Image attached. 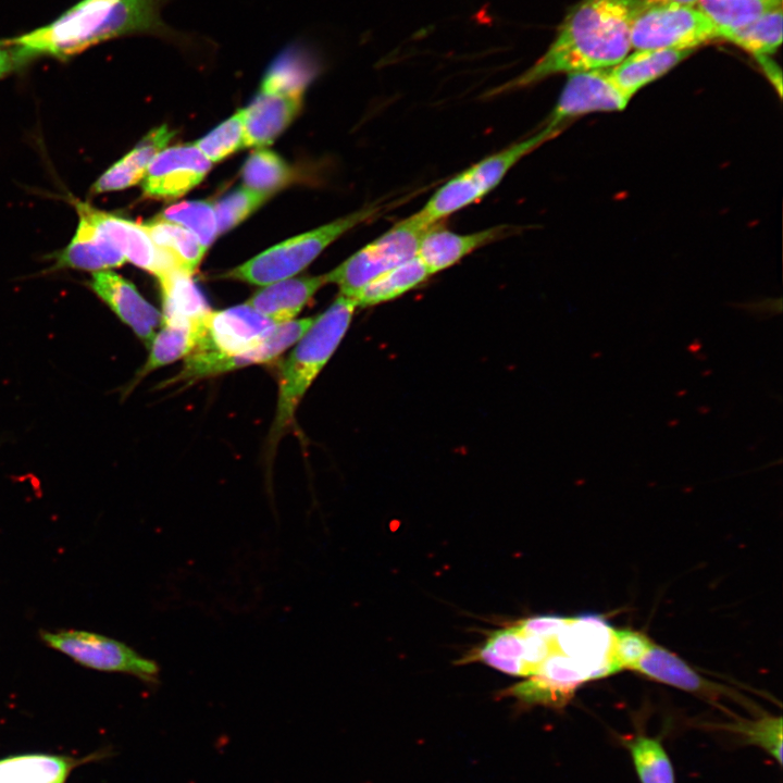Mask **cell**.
Returning <instances> with one entry per match:
<instances>
[{"label":"cell","mask_w":783,"mask_h":783,"mask_svg":"<svg viewBox=\"0 0 783 783\" xmlns=\"http://www.w3.org/2000/svg\"><path fill=\"white\" fill-rule=\"evenodd\" d=\"M642 2L582 0L568 13L547 51L490 95L524 88L555 74L614 66L632 49L631 25Z\"/></svg>","instance_id":"cell-1"},{"label":"cell","mask_w":783,"mask_h":783,"mask_svg":"<svg viewBox=\"0 0 783 783\" xmlns=\"http://www.w3.org/2000/svg\"><path fill=\"white\" fill-rule=\"evenodd\" d=\"M357 307L355 298L339 294L323 313L314 318L286 359L279 375L277 410L271 432L275 440L294 422L299 402L337 349Z\"/></svg>","instance_id":"cell-2"},{"label":"cell","mask_w":783,"mask_h":783,"mask_svg":"<svg viewBox=\"0 0 783 783\" xmlns=\"http://www.w3.org/2000/svg\"><path fill=\"white\" fill-rule=\"evenodd\" d=\"M382 210L371 204L323 226L279 243L231 270L226 276L265 286L289 278L307 268L328 245Z\"/></svg>","instance_id":"cell-3"},{"label":"cell","mask_w":783,"mask_h":783,"mask_svg":"<svg viewBox=\"0 0 783 783\" xmlns=\"http://www.w3.org/2000/svg\"><path fill=\"white\" fill-rule=\"evenodd\" d=\"M432 226L423 222L417 213L399 221L324 274L326 283L336 284L339 294L355 298L370 281L417 257L420 241Z\"/></svg>","instance_id":"cell-4"},{"label":"cell","mask_w":783,"mask_h":783,"mask_svg":"<svg viewBox=\"0 0 783 783\" xmlns=\"http://www.w3.org/2000/svg\"><path fill=\"white\" fill-rule=\"evenodd\" d=\"M717 38V27L696 5L642 2L631 25L635 50H695Z\"/></svg>","instance_id":"cell-5"},{"label":"cell","mask_w":783,"mask_h":783,"mask_svg":"<svg viewBox=\"0 0 783 783\" xmlns=\"http://www.w3.org/2000/svg\"><path fill=\"white\" fill-rule=\"evenodd\" d=\"M41 638L83 666L130 674L150 685L159 683L158 663L116 639L84 631H45Z\"/></svg>","instance_id":"cell-6"},{"label":"cell","mask_w":783,"mask_h":783,"mask_svg":"<svg viewBox=\"0 0 783 783\" xmlns=\"http://www.w3.org/2000/svg\"><path fill=\"white\" fill-rule=\"evenodd\" d=\"M276 325L247 303L210 311L201 323L199 340L191 353L204 358L233 356L260 343Z\"/></svg>","instance_id":"cell-7"},{"label":"cell","mask_w":783,"mask_h":783,"mask_svg":"<svg viewBox=\"0 0 783 783\" xmlns=\"http://www.w3.org/2000/svg\"><path fill=\"white\" fill-rule=\"evenodd\" d=\"M563 129L544 125L529 138L482 159L447 181L450 195L461 208L477 202L496 188L520 160L557 137Z\"/></svg>","instance_id":"cell-8"},{"label":"cell","mask_w":783,"mask_h":783,"mask_svg":"<svg viewBox=\"0 0 783 783\" xmlns=\"http://www.w3.org/2000/svg\"><path fill=\"white\" fill-rule=\"evenodd\" d=\"M313 320L314 318H304L281 323L260 343L233 356L204 358L190 353L186 357L183 370L167 384L194 383L244 366L271 362L296 344Z\"/></svg>","instance_id":"cell-9"},{"label":"cell","mask_w":783,"mask_h":783,"mask_svg":"<svg viewBox=\"0 0 783 783\" xmlns=\"http://www.w3.org/2000/svg\"><path fill=\"white\" fill-rule=\"evenodd\" d=\"M630 100L612 79L610 69L570 73L545 125L564 128L583 114L622 111Z\"/></svg>","instance_id":"cell-10"},{"label":"cell","mask_w":783,"mask_h":783,"mask_svg":"<svg viewBox=\"0 0 783 783\" xmlns=\"http://www.w3.org/2000/svg\"><path fill=\"white\" fill-rule=\"evenodd\" d=\"M211 166L212 163L194 144L164 148L145 173L144 194L154 199L179 198L197 186Z\"/></svg>","instance_id":"cell-11"},{"label":"cell","mask_w":783,"mask_h":783,"mask_svg":"<svg viewBox=\"0 0 783 783\" xmlns=\"http://www.w3.org/2000/svg\"><path fill=\"white\" fill-rule=\"evenodd\" d=\"M90 287L149 347L156 328L162 324V314L139 294L135 285L122 275L105 270L92 273Z\"/></svg>","instance_id":"cell-12"},{"label":"cell","mask_w":783,"mask_h":783,"mask_svg":"<svg viewBox=\"0 0 783 783\" xmlns=\"http://www.w3.org/2000/svg\"><path fill=\"white\" fill-rule=\"evenodd\" d=\"M612 627L601 618H572L557 635L562 654L575 659L591 674L592 680L616 673L610 660Z\"/></svg>","instance_id":"cell-13"},{"label":"cell","mask_w":783,"mask_h":783,"mask_svg":"<svg viewBox=\"0 0 783 783\" xmlns=\"http://www.w3.org/2000/svg\"><path fill=\"white\" fill-rule=\"evenodd\" d=\"M514 227L498 225L471 234H458L437 223L423 235L417 257L431 275L446 270L478 248L513 235Z\"/></svg>","instance_id":"cell-14"},{"label":"cell","mask_w":783,"mask_h":783,"mask_svg":"<svg viewBox=\"0 0 783 783\" xmlns=\"http://www.w3.org/2000/svg\"><path fill=\"white\" fill-rule=\"evenodd\" d=\"M94 223L121 251L125 260L158 276L174 263L160 251L144 225L79 202Z\"/></svg>","instance_id":"cell-15"},{"label":"cell","mask_w":783,"mask_h":783,"mask_svg":"<svg viewBox=\"0 0 783 783\" xmlns=\"http://www.w3.org/2000/svg\"><path fill=\"white\" fill-rule=\"evenodd\" d=\"M79 220L69 245L58 253L54 269H73L92 273L119 268L126 262L121 251L75 203Z\"/></svg>","instance_id":"cell-16"},{"label":"cell","mask_w":783,"mask_h":783,"mask_svg":"<svg viewBox=\"0 0 783 783\" xmlns=\"http://www.w3.org/2000/svg\"><path fill=\"white\" fill-rule=\"evenodd\" d=\"M302 97L259 90L244 116L245 147L265 148L291 123Z\"/></svg>","instance_id":"cell-17"},{"label":"cell","mask_w":783,"mask_h":783,"mask_svg":"<svg viewBox=\"0 0 783 783\" xmlns=\"http://www.w3.org/2000/svg\"><path fill=\"white\" fill-rule=\"evenodd\" d=\"M325 284L324 275L289 277L265 285L252 295L247 304L277 324L289 322Z\"/></svg>","instance_id":"cell-18"},{"label":"cell","mask_w":783,"mask_h":783,"mask_svg":"<svg viewBox=\"0 0 783 783\" xmlns=\"http://www.w3.org/2000/svg\"><path fill=\"white\" fill-rule=\"evenodd\" d=\"M165 0H114L96 35V45L132 35H167L161 18Z\"/></svg>","instance_id":"cell-19"},{"label":"cell","mask_w":783,"mask_h":783,"mask_svg":"<svg viewBox=\"0 0 783 783\" xmlns=\"http://www.w3.org/2000/svg\"><path fill=\"white\" fill-rule=\"evenodd\" d=\"M102 755L85 758L49 754H24L0 759V783H65L82 763Z\"/></svg>","instance_id":"cell-20"},{"label":"cell","mask_w":783,"mask_h":783,"mask_svg":"<svg viewBox=\"0 0 783 783\" xmlns=\"http://www.w3.org/2000/svg\"><path fill=\"white\" fill-rule=\"evenodd\" d=\"M632 670L655 681L711 699L725 692L724 687L704 679L676 655L656 644H652Z\"/></svg>","instance_id":"cell-21"},{"label":"cell","mask_w":783,"mask_h":783,"mask_svg":"<svg viewBox=\"0 0 783 783\" xmlns=\"http://www.w3.org/2000/svg\"><path fill=\"white\" fill-rule=\"evenodd\" d=\"M173 136L174 133L166 125L151 130L96 181L92 191L96 194L117 191L142 181L151 161L165 148Z\"/></svg>","instance_id":"cell-22"},{"label":"cell","mask_w":783,"mask_h":783,"mask_svg":"<svg viewBox=\"0 0 783 783\" xmlns=\"http://www.w3.org/2000/svg\"><path fill=\"white\" fill-rule=\"evenodd\" d=\"M694 50L655 49L635 50L610 67L617 86L630 99L643 87L661 77Z\"/></svg>","instance_id":"cell-23"},{"label":"cell","mask_w":783,"mask_h":783,"mask_svg":"<svg viewBox=\"0 0 783 783\" xmlns=\"http://www.w3.org/2000/svg\"><path fill=\"white\" fill-rule=\"evenodd\" d=\"M157 278L162 291V322L198 323L211 311L190 274L173 265Z\"/></svg>","instance_id":"cell-24"},{"label":"cell","mask_w":783,"mask_h":783,"mask_svg":"<svg viewBox=\"0 0 783 783\" xmlns=\"http://www.w3.org/2000/svg\"><path fill=\"white\" fill-rule=\"evenodd\" d=\"M144 228L156 247L165 253L176 268L194 274L207 248L191 232L160 216L144 224Z\"/></svg>","instance_id":"cell-25"},{"label":"cell","mask_w":783,"mask_h":783,"mask_svg":"<svg viewBox=\"0 0 783 783\" xmlns=\"http://www.w3.org/2000/svg\"><path fill=\"white\" fill-rule=\"evenodd\" d=\"M203 321V320H202ZM201 322L176 323L162 322L161 330L154 335L148 359L136 375V385L150 372L190 355L199 340Z\"/></svg>","instance_id":"cell-26"},{"label":"cell","mask_w":783,"mask_h":783,"mask_svg":"<svg viewBox=\"0 0 783 783\" xmlns=\"http://www.w3.org/2000/svg\"><path fill=\"white\" fill-rule=\"evenodd\" d=\"M430 276L426 266L414 257L370 281L355 300L362 308L387 302L423 284Z\"/></svg>","instance_id":"cell-27"},{"label":"cell","mask_w":783,"mask_h":783,"mask_svg":"<svg viewBox=\"0 0 783 783\" xmlns=\"http://www.w3.org/2000/svg\"><path fill=\"white\" fill-rule=\"evenodd\" d=\"M782 18L781 7L743 27L720 33L719 38L734 44L755 57L769 55L781 46Z\"/></svg>","instance_id":"cell-28"},{"label":"cell","mask_w":783,"mask_h":783,"mask_svg":"<svg viewBox=\"0 0 783 783\" xmlns=\"http://www.w3.org/2000/svg\"><path fill=\"white\" fill-rule=\"evenodd\" d=\"M697 8L722 32L743 27L782 7V0H698Z\"/></svg>","instance_id":"cell-29"},{"label":"cell","mask_w":783,"mask_h":783,"mask_svg":"<svg viewBox=\"0 0 783 783\" xmlns=\"http://www.w3.org/2000/svg\"><path fill=\"white\" fill-rule=\"evenodd\" d=\"M625 746L641 783H675L672 762L658 738L638 734Z\"/></svg>","instance_id":"cell-30"},{"label":"cell","mask_w":783,"mask_h":783,"mask_svg":"<svg viewBox=\"0 0 783 783\" xmlns=\"http://www.w3.org/2000/svg\"><path fill=\"white\" fill-rule=\"evenodd\" d=\"M313 72V67L295 52L283 53L265 73L260 90L302 97Z\"/></svg>","instance_id":"cell-31"},{"label":"cell","mask_w":783,"mask_h":783,"mask_svg":"<svg viewBox=\"0 0 783 783\" xmlns=\"http://www.w3.org/2000/svg\"><path fill=\"white\" fill-rule=\"evenodd\" d=\"M290 175L287 163L265 148L253 151L243 167L245 186L268 196L285 186Z\"/></svg>","instance_id":"cell-32"},{"label":"cell","mask_w":783,"mask_h":783,"mask_svg":"<svg viewBox=\"0 0 783 783\" xmlns=\"http://www.w3.org/2000/svg\"><path fill=\"white\" fill-rule=\"evenodd\" d=\"M177 223L191 232L204 248L217 236L213 203L209 201H185L165 209L161 216Z\"/></svg>","instance_id":"cell-33"},{"label":"cell","mask_w":783,"mask_h":783,"mask_svg":"<svg viewBox=\"0 0 783 783\" xmlns=\"http://www.w3.org/2000/svg\"><path fill=\"white\" fill-rule=\"evenodd\" d=\"M194 145L211 163L219 162L245 147L243 111H237Z\"/></svg>","instance_id":"cell-34"},{"label":"cell","mask_w":783,"mask_h":783,"mask_svg":"<svg viewBox=\"0 0 783 783\" xmlns=\"http://www.w3.org/2000/svg\"><path fill=\"white\" fill-rule=\"evenodd\" d=\"M268 198V195L252 190L246 186L239 187L225 195L213 204L217 235L238 225Z\"/></svg>","instance_id":"cell-35"},{"label":"cell","mask_w":783,"mask_h":783,"mask_svg":"<svg viewBox=\"0 0 783 783\" xmlns=\"http://www.w3.org/2000/svg\"><path fill=\"white\" fill-rule=\"evenodd\" d=\"M743 742L766 750L779 765L782 763V719L765 716L755 721H737L725 726Z\"/></svg>","instance_id":"cell-36"},{"label":"cell","mask_w":783,"mask_h":783,"mask_svg":"<svg viewBox=\"0 0 783 783\" xmlns=\"http://www.w3.org/2000/svg\"><path fill=\"white\" fill-rule=\"evenodd\" d=\"M652 644L643 633L612 629L610 660L614 670L617 672L623 669L632 670Z\"/></svg>","instance_id":"cell-37"},{"label":"cell","mask_w":783,"mask_h":783,"mask_svg":"<svg viewBox=\"0 0 783 783\" xmlns=\"http://www.w3.org/2000/svg\"><path fill=\"white\" fill-rule=\"evenodd\" d=\"M484 645L501 657L522 660L525 649L524 634L514 624L493 632Z\"/></svg>","instance_id":"cell-38"},{"label":"cell","mask_w":783,"mask_h":783,"mask_svg":"<svg viewBox=\"0 0 783 783\" xmlns=\"http://www.w3.org/2000/svg\"><path fill=\"white\" fill-rule=\"evenodd\" d=\"M483 661L486 664L511 675L529 676L527 668L522 660L501 657L483 645L477 650L470 652L463 661Z\"/></svg>","instance_id":"cell-39"},{"label":"cell","mask_w":783,"mask_h":783,"mask_svg":"<svg viewBox=\"0 0 783 783\" xmlns=\"http://www.w3.org/2000/svg\"><path fill=\"white\" fill-rule=\"evenodd\" d=\"M572 618L557 616H539L519 621L515 625L525 634L542 637L557 636Z\"/></svg>","instance_id":"cell-40"},{"label":"cell","mask_w":783,"mask_h":783,"mask_svg":"<svg viewBox=\"0 0 783 783\" xmlns=\"http://www.w3.org/2000/svg\"><path fill=\"white\" fill-rule=\"evenodd\" d=\"M28 59L11 39H0V79L23 66Z\"/></svg>","instance_id":"cell-41"},{"label":"cell","mask_w":783,"mask_h":783,"mask_svg":"<svg viewBox=\"0 0 783 783\" xmlns=\"http://www.w3.org/2000/svg\"><path fill=\"white\" fill-rule=\"evenodd\" d=\"M765 71L767 77L776 87L779 94H781V71L780 67L769 58V55H756L755 57Z\"/></svg>","instance_id":"cell-42"},{"label":"cell","mask_w":783,"mask_h":783,"mask_svg":"<svg viewBox=\"0 0 783 783\" xmlns=\"http://www.w3.org/2000/svg\"><path fill=\"white\" fill-rule=\"evenodd\" d=\"M644 3H678L685 5H696L698 0H642Z\"/></svg>","instance_id":"cell-43"},{"label":"cell","mask_w":783,"mask_h":783,"mask_svg":"<svg viewBox=\"0 0 783 783\" xmlns=\"http://www.w3.org/2000/svg\"><path fill=\"white\" fill-rule=\"evenodd\" d=\"M111 1H114V0H111Z\"/></svg>","instance_id":"cell-44"}]
</instances>
